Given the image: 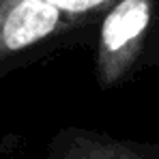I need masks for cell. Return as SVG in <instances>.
Returning <instances> with one entry per match:
<instances>
[{
    "instance_id": "obj_2",
    "label": "cell",
    "mask_w": 159,
    "mask_h": 159,
    "mask_svg": "<svg viewBox=\"0 0 159 159\" xmlns=\"http://www.w3.org/2000/svg\"><path fill=\"white\" fill-rule=\"evenodd\" d=\"M159 0H116L93 37L95 80L101 90L116 88L140 71L157 37Z\"/></svg>"
},
{
    "instance_id": "obj_1",
    "label": "cell",
    "mask_w": 159,
    "mask_h": 159,
    "mask_svg": "<svg viewBox=\"0 0 159 159\" xmlns=\"http://www.w3.org/2000/svg\"><path fill=\"white\" fill-rule=\"evenodd\" d=\"M116 0H0V80L75 43H93Z\"/></svg>"
}]
</instances>
